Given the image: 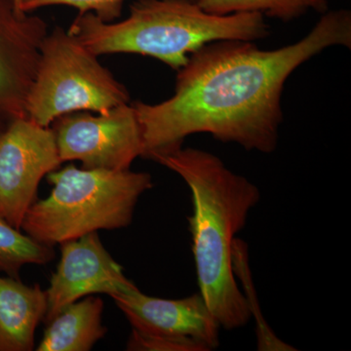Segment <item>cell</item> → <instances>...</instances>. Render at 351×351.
I'll use <instances>...</instances> for the list:
<instances>
[{"label": "cell", "instance_id": "11", "mask_svg": "<svg viewBox=\"0 0 351 351\" xmlns=\"http://www.w3.org/2000/svg\"><path fill=\"white\" fill-rule=\"evenodd\" d=\"M47 311L45 291L14 277L0 276V351H31Z\"/></svg>", "mask_w": 351, "mask_h": 351}, {"label": "cell", "instance_id": "7", "mask_svg": "<svg viewBox=\"0 0 351 351\" xmlns=\"http://www.w3.org/2000/svg\"><path fill=\"white\" fill-rule=\"evenodd\" d=\"M62 163L51 127L27 117L11 122L0 132V217L21 230L41 180Z\"/></svg>", "mask_w": 351, "mask_h": 351}, {"label": "cell", "instance_id": "3", "mask_svg": "<svg viewBox=\"0 0 351 351\" xmlns=\"http://www.w3.org/2000/svg\"><path fill=\"white\" fill-rule=\"evenodd\" d=\"M69 31L96 56L131 53L154 58L179 71L189 55L215 41H256L269 34L263 14L216 15L193 0H138L120 22L80 14Z\"/></svg>", "mask_w": 351, "mask_h": 351}, {"label": "cell", "instance_id": "5", "mask_svg": "<svg viewBox=\"0 0 351 351\" xmlns=\"http://www.w3.org/2000/svg\"><path fill=\"white\" fill-rule=\"evenodd\" d=\"M129 103L127 88L75 34L61 27L46 34L25 101L29 119L51 127L69 113H105Z\"/></svg>", "mask_w": 351, "mask_h": 351}, {"label": "cell", "instance_id": "12", "mask_svg": "<svg viewBox=\"0 0 351 351\" xmlns=\"http://www.w3.org/2000/svg\"><path fill=\"white\" fill-rule=\"evenodd\" d=\"M104 302L87 295L64 306L56 316L46 322L38 351H89L108 329L103 325Z\"/></svg>", "mask_w": 351, "mask_h": 351}, {"label": "cell", "instance_id": "4", "mask_svg": "<svg viewBox=\"0 0 351 351\" xmlns=\"http://www.w3.org/2000/svg\"><path fill=\"white\" fill-rule=\"evenodd\" d=\"M50 195L36 200L21 230L54 247L99 230L126 228L141 196L152 189L149 173L84 169L69 165L49 173Z\"/></svg>", "mask_w": 351, "mask_h": 351}, {"label": "cell", "instance_id": "2", "mask_svg": "<svg viewBox=\"0 0 351 351\" xmlns=\"http://www.w3.org/2000/svg\"><path fill=\"white\" fill-rule=\"evenodd\" d=\"M154 161L179 175L191 191L188 219L200 294L221 329L247 326L251 313L233 272L232 249L260 202V189L203 149L182 147Z\"/></svg>", "mask_w": 351, "mask_h": 351}, {"label": "cell", "instance_id": "18", "mask_svg": "<svg viewBox=\"0 0 351 351\" xmlns=\"http://www.w3.org/2000/svg\"><path fill=\"white\" fill-rule=\"evenodd\" d=\"M193 1L198 2L199 0H193Z\"/></svg>", "mask_w": 351, "mask_h": 351}, {"label": "cell", "instance_id": "17", "mask_svg": "<svg viewBox=\"0 0 351 351\" xmlns=\"http://www.w3.org/2000/svg\"><path fill=\"white\" fill-rule=\"evenodd\" d=\"M14 4H15L16 9H17L19 12H23L22 11V4H23V0H13Z\"/></svg>", "mask_w": 351, "mask_h": 351}, {"label": "cell", "instance_id": "14", "mask_svg": "<svg viewBox=\"0 0 351 351\" xmlns=\"http://www.w3.org/2000/svg\"><path fill=\"white\" fill-rule=\"evenodd\" d=\"M52 246L39 243L0 217V272L19 278L27 265H46L55 258Z\"/></svg>", "mask_w": 351, "mask_h": 351}, {"label": "cell", "instance_id": "13", "mask_svg": "<svg viewBox=\"0 0 351 351\" xmlns=\"http://www.w3.org/2000/svg\"><path fill=\"white\" fill-rule=\"evenodd\" d=\"M197 3L216 15L256 12L282 22L298 19L309 10L326 13L329 6L328 0H199Z\"/></svg>", "mask_w": 351, "mask_h": 351}, {"label": "cell", "instance_id": "8", "mask_svg": "<svg viewBox=\"0 0 351 351\" xmlns=\"http://www.w3.org/2000/svg\"><path fill=\"white\" fill-rule=\"evenodd\" d=\"M60 246L61 258L45 291V323L64 306L87 295L106 294L112 298L137 287L101 243L98 232L69 240Z\"/></svg>", "mask_w": 351, "mask_h": 351}, {"label": "cell", "instance_id": "15", "mask_svg": "<svg viewBox=\"0 0 351 351\" xmlns=\"http://www.w3.org/2000/svg\"><path fill=\"white\" fill-rule=\"evenodd\" d=\"M125 0H23L22 11L31 13L36 9L52 5L75 7L80 14L93 13L106 23L114 22L122 14Z\"/></svg>", "mask_w": 351, "mask_h": 351}, {"label": "cell", "instance_id": "10", "mask_svg": "<svg viewBox=\"0 0 351 351\" xmlns=\"http://www.w3.org/2000/svg\"><path fill=\"white\" fill-rule=\"evenodd\" d=\"M112 298L134 331L147 336L189 339L208 351L219 348L221 327L200 292L170 300L149 297L136 287Z\"/></svg>", "mask_w": 351, "mask_h": 351}, {"label": "cell", "instance_id": "16", "mask_svg": "<svg viewBox=\"0 0 351 351\" xmlns=\"http://www.w3.org/2000/svg\"><path fill=\"white\" fill-rule=\"evenodd\" d=\"M129 351H208L200 343L189 339L152 337L132 330L127 341Z\"/></svg>", "mask_w": 351, "mask_h": 351}, {"label": "cell", "instance_id": "9", "mask_svg": "<svg viewBox=\"0 0 351 351\" xmlns=\"http://www.w3.org/2000/svg\"><path fill=\"white\" fill-rule=\"evenodd\" d=\"M47 34L43 18L19 12L13 0H0V132L27 117L25 101Z\"/></svg>", "mask_w": 351, "mask_h": 351}, {"label": "cell", "instance_id": "1", "mask_svg": "<svg viewBox=\"0 0 351 351\" xmlns=\"http://www.w3.org/2000/svg\"><path fill=\"white\" fill-rule=\"evenodd\" d=\"M351 47V13L323 14L294 44L263 50L254 41L226 39L189 55L178 71L175 92L161 103L135 101L143 158L181 149L189 136L207 133L248 152L272 154L283 121L281 96L289 76L331 46Z\"/></svg>", "mask_w": 351, "mask_h": 351}, {"label": "cell", "instance_id": "6", "mask_svg": "<svg viewBox=\"0 0 351 351\" xmlns=\"http://www.w3.org/2000/svg\"><path fill=\"white\" fill-rule=\"evenodd\" d=\"M62 162L80 161L84 169L128 170L142 157V129L132 104L105 113L78 112L52 123Z\"/></svg>", "mask_w": 351, "mask_h": 351}]
</instances>
